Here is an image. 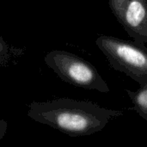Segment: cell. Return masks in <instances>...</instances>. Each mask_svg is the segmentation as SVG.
Instances as JSON below:
<instances>
[{
  "label": "cell",
  "instance_id": "1",
  "mask_svg": "<svg viewBox=\"0 0 147 147\" xmlns=\"http://www.w3.org/2000/svg\"><path fill=\"white\" fill-rule=\"evenodd\" d=\"M122 111L102 108L91 102L62 100L50 111L52 123L71 136L92 135L102 131Z\"/></svg>",
  "mask_w": 147,
  "mask_h": 147
},
{
  "label": "cell",
  "instance_id": "2",
  "mask_svg": "<svg viewBox=\"0 0 147 147\" xmlns=\"http://www.w3.org/2000/svg\"><path fill=\"white\" fill-rule=\"evenodd\" d=\"M96 44L113 69L125 73L140 85L147 84L146 46L109 35H100Z\"/></svg>",
  "mask_w": 147,
  "mask_h": 147
},
{
  "label": "cell",
  "instance_id": "3",
  "mask_svg": "<svg viewBox=\"0 0 147 147\" xmlns=\"http://www.w3.org/2000/svg\"><path fill=\"white\" fill-rule=\"evenodd\" d=\"M53 60L59 75L73 85L108 93L110 89L96 68L85 59L66 52L53 54Z\"/></svg>",
  "mask_w": 147,
  "mask_h": 147
},
{
  "label": "cell",
  "instance_id": "4",
  "mask_svg": "<svg viewBox=\"0 0 147 147\" xmlns=\"http://www.w3.org/2000/svg\"><path fill=\"white\" fill-rule=\"evenodd\" d=\"M112 13L134 41L147 44V0H109Z\"/></svg>",
  "mask_w": 147,
  "mask_h": 147
},
{
  "label": "cell",
  "instance_id": "5",
  "mask_svg": "<svg viewBox=\"0 0 147 147\" xmlns=\"http://www.w3.org/2000/svg\"><path fill=\"white\" fill-rule=\"evenodd\" d=\"M127 92L132 101L133 109L147 121V84L141 85L136 91L127 90Z\"/></svg>",
  "mask_w": 147,
  "mask_h": 147
}]
</instances>
